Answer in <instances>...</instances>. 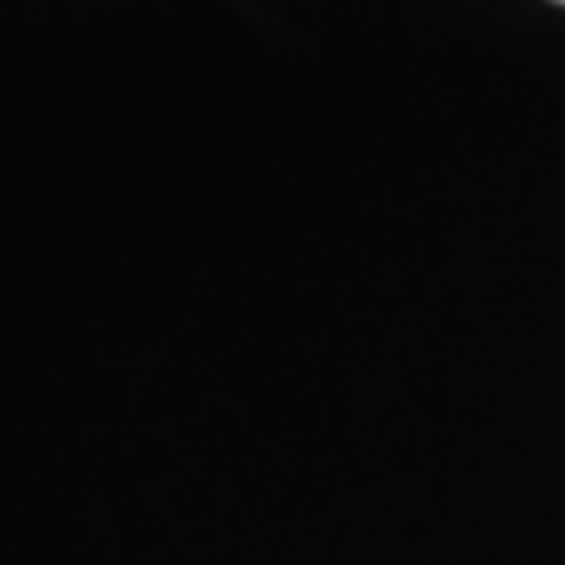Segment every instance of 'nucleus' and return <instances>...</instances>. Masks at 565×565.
I'll return each mask as SVG.
<instances>
[{"instance_id":"1","label":"nucleus","mask_w":565,"mask_h":565,"mask_svg":"<svg viewBox=\"0 0 565 565\" xmlns=\"http://www.w3.org/2000/svg\"><path fill=\"white\" fill-rule=\"evenodd\" d=\"M562 4H565V0H562Z\"/></svg>"}]
</instances>
